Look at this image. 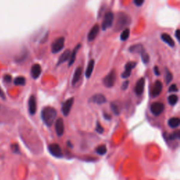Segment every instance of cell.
I'll return each mask as SVG.
<instances>
[{"label": "cell", "instance_id": "obj_22", "mask_svg": "<svg viewBox=\"0 0 180 180\" xmlns=\"http://www.w3.org/2000/svg\"><path fill=\"white\" fill-rule=\"evenodd\" d=\"M80 47H81V45L80 44H78V45H77L75 47V49H73V52L71 53V57H70V59H69L68 66H71V65L74 63V62H75V59H76V54H77V51H78V50L80 49Z\"/></svg>", "mask_w": 180, "mask_h": 180}, {"label": "cell", "instance_id": "obj_39", "mask_svg": "<svg viewBox=\"0 0 180 180\" xmlns=\"http://www.w3.org/2000/svg\"><path fill=\"white\" fill-rule=\"evenodd\" d=\"M0 97L1 98V99H5V94L4 93V91H2V89H1V87H0Z\"/></svg>", "mask_w": 180, "mask_h": 180}, {"label": "cell", "instance_id": "obj_20", "mask_svg": "<svg viewBox=\"0 0 180 180\" xmlns=\"http://www.w3.org/2000/svg\"><path fill=\"white\" fill-rule=\"evenodd\" d=\"M129 51H130V52L138 53L140 55H141L143 53L145 52L144 48V47L141 45H136L132 46V47H129Z\"/></svg>", "mask_w": 180, "mask_h": 180}, {"label": "cell", "instance_id": "obj_28", "mask_svg": "<svg viewBox=\"0 0 180 180\" xmlns=\"http://www.w3.org/2000/svg\"><path fill=\"white\" fill-rule=\"evenodd\" d=\"M173 74H172L168 70L166 69V75H165L166 84H167V85H169V84L170 83V82L173 80Z\"/></svg>", "mask_w": 180, "mask_h": 180}, {"label": "cell", "instance_id": "obj_38", "mask_svg": "<svg viewBox=\"0 0 180 180\" xmlns=\"http://www.w3.org/2000/svg\"><path fill=\"white\" fill-rule=\"evenodd\" d=\"M154 73H155V75H157V76H159L160 75H161V72H160V71H159L158 67V66L154 67Z\"/></svg>", "mask_w": 180, "mask_h": 180}, {"label": "cell", "instance_id": "obj_10", "mask_svg": "<svg viewBox=\"0 0 180 180\" xmlns=\"http://www.w3.org/2000/svg\"><path fill=\"white\" fill-rule=\"evenodd\" d=\"M144 86H145V79L144 77L140 78L139 80L137 81V84H136L135 87V92L137 95L140 96L144 92Z\"/></svg>", "mask_w": 180, "mask_h": 180}, {"label": "cell", "instance_id": "obj_31", "mask_svg": "<svg viewBox=\"0 0 180 180\" xmlns=\"http://www.w3.org/2000/svg\"><path fill=\"white\" fill-rule=\"evenodd\" d=\"M141 59H142V61L144 62V63H149V61L150 60V57H149V55L146 52V51L141 55Z\"/></svg>", "mask_w": 180, "mask_h": 180}, {"label": "cell", "instance_id": "obj_3", "mask_svg": "<svg viewBox=\"0 0 180 180\" xmlns=\"http://www.w3.org/2000/svg\"><path fill=\"white\" fill-rule=\"evenodd\" d=\"M64 45H65V38L63 37H60L56 39L51 45V52L53 54L59 52L63 49Z\"/></svg>", "mask_w": 180, "mask_h": 180}, {"label": "cell", "instance_id": "obj_41", "mask_svg": "<svg viewBox=\"0 0 180 180\" xmlns=\"http://www.w3.org/2000/svg\"><path fill=\"white\" fill-rule=\"evenodd\" d=\"M103 116H104L106 120H109L111 119V116L109 115V114L104 113V114H103Z\"/></svg>", "mask_w": 180, "mask_h": 180}, {"label": "cell", "instance_id": "obj_25", "mask_svg": "<svg viewBox=\"0 0 180 180\" xmlns=\"http://www.w3.org/2000/svg\"><path fill=\"white\" fill-rule=\"evenodd\" d=\"M129 34H130V30L129 28H126L123 30L120 35V39L122 41H125L129 38Z\"/></svg>", "mask_w": 180, "mask_h": 180}, {"label": "cell", "instance_id": "obj_1", "mask_svg": "<svg viewBox=\"0 0 180 180\" xmlns=\"http://www.w3.org/2000/svg\"><path fill=\"white\" fill-rule=\"evenodd\" d=\"M57 115V111L54 108L47 106L44 108L42 111L41 117L44 123L48 127H50L54 123Z\"/></svg>", "mask_w": 180, "mask_h": 180}, {"label": "cell", "instance_id": "obj_11", "mask_svg": "<svg viewBox=\"0 0 180 180\" xmlns=\"http://www.w3.org/2000/svg\"><path fill=\"white\" fill-rule=\"evenodd\" d=\"M162 90H163V83L161 81L156 80L154 83L153 89H152L151 94L153 97H156L162 92Z\"/></svg>", "mask_w": 180, "mask_h": 180}, {"label": "cell", "instance_id": "obj_6", "mask_svg": "<svg viewBox=\"0 0 180 180\" xmlns=\"http://www.w3.org/2000/svg\"><path fill=\"white\" fill-rule=\"evenodd\" d=\"M49 153L56 158H61L63 156V153L60 146L58 144H51L48 147Z\"/></svg>", "mask_w": 180, "mask_h": 180}, {"label": "cell", "instance_id": "obj_15", "mask_svg": "<svg viewBox=\"0 0 180 180\" xmlns=\"http://www.w3.org/2000/svg\"><path fill=\"white\" fill-rule=\"evenodd\" d=\"M99 30H100V27L98 24H96V25H94V26L91 28V29L90 30L89 33H88V35H87L88 40L93 41L96 38V37H97L98 34H99Z\"/></svg>", "mask_w": 180, "mask_h": 180}, {"label": "cell", "instance_id": "obj_4", "mask_svg": "<svg viewBox=\"0 0 180 180\" xmlns=\"http://www.w3.org/2000/svg\"><path fill=\"white\" fill-rule=\"evenodd\" d=\"M116 80V73L115 70H112L103 78V84L106 87H111L114 85Z\"/></svg>", "mask_w": 180, "mask_h": 180}, {"label": "cell", "instance_id": "obj_17", "mask_svg": "<svg viewBox=\"0 0 180 180\" xmlns=\"http://www.w3.org/2000/svg\"><path fill=\"white\" fill-rule=\"evenodd\" d=\"M71 52L69 49L65 50V51H64L61 56H60L59 61H58V63H57V65H61V64L63 63L64 62L68 61L70 59V57H71Z\"/></svg>", "mask_w": 180, "mask_h": 180}, {"label": "cell", "instance_id": "obj_12", "mask_svg": "<svg viewBox=\"0 0 180 180\" xmlns=\"http://www.w3.org/2000/svg\"><path fill=\"white\" fill-rule=\"evenodd\" d=\"M55 129L56 132H57V135L59 137H61L64 133V129H65V127H64V123L63 120L61 118L57 119L55 123Z\"/></svg>", "mask_w": 180, "mask_h": 180}, {"label": "cell", "instance_id": "obj_27", "mask_svg": "<svg viewBox=\"0 0 180 180\" xmlns=\"http://www.w3.org/2000/svg\"><path fill=\"white\" fill-rule=\"evenodd\" d=\"M178 99H179V98H178L177 96L175 94H172L170 96H169L168 99H167V100H168V103L171 106H175L177 104Z\"/></svg>", "mask_w": 180, "mask_h": 180}, {"label": "cell", "instance_id": "obj_14", "mask_svg": "<svg viewBox=\"0 0 180 180\" xmlns=\"http://www.w3.org/2000/svg\"><path fill=\"white\" fill-rule=\"evenodd\" d=\"M90 101H91V102H93V103H97V104L101 105L106 103L107 99L104 95L101 94H94L90 99Z\"/></svg>", "mask_w": 180, "mask_h": 180}, {"label": "cell", "instance_id": "obj_40", "mask_svg": "<svg viewBox=\"0 0 180 180\" xmlns=\"http://www.w3.org/2000/svg\"><path fill=\"white\" fill-rule=\"evenodd\" d=\"M179 30L177 29V30H176V32H175V36H176V38H177V39L178 41L179 40Z\"/></svg>", "mask_w": 180, "mask_h": 180}, {"label": "cell", "instance_id": "obj_23", "mask_svg": "<svg viewBox=\"0 0 180 180\" xmlns=\"http://www.w3.org/2000/svg\"><path fill=\"white\" fill-rule=\"evenodd\" d=\"M168 125L171 128H177V127H179V124H180V120L179 118L177 117H174V118H171L170 119L168 120Z\"/></svg>", "mask_w": 180, "mask_h": 180}, {"label": "cell", "instance_id": "obj_2", "mask_svg": "<svg viewBox=\"0 0 180 180\" xmlns=\"http://www.w3.org/2000/svg\"><path fill=\"white\" fill-rule=\"evenodd\" d=\"M129 23H130V18L125 13H119L118 14L115 23V30H120Z\"/></svg>", "mask_w": 180, "mask_h": 180}, {"label": "cell", "instance_id": "obj_9", "mask_svg": "<svg viewBox=\"0 0 180 180\" xmlns=\"http://www.w3.org/2000/svg\"><path fill=\"white\" fill-rule=\"evenodd\" d=\"M136 65H137V63L134 61L128 62L126 63L125 65V71L122 73V77L124 79L128 78L131 75L132 71L134 69V68H135Z\"/></svg>", "mask_w": 180, "mask_h": 180}, {"label": "cell", "instance_id": "obj_7", "mask_svg": "<svg viewBox=\"0 0 180 180\" xmlns=\"http://www.w3.org/2000/svg\"><path fill=\"white\" fill-rule=\"evenodd\" d=\"M164 109H165V106L161 102H154L151 105V108H150L151 113L154 115H156V116L161 115L163 113Z\"/></svg>", "mask_w": 180, "mask_h": 180}, {"label": "cell", "instance_id": "obj_32", "mask_svg": "<svg viewBox=\"0 0 180 180\" xmlns=\"http://www.w3.org/2000/svg\"><path fill=\"white\" fill-rule=\"evenodd\" d=\"M95 130L99 134H103V132H104V128H103V126H102L101 124L99 123V122H97Z\"/></svg>", "mask_w": 180, "mask_h": 180}, {"label": "cell", "instance_id": "obj_24", "mask_svg": "<svg viewBox=\"0 0 180 180\" xmlns=\"http://www.w3.org/2000/svg\"><path fill=\"white\" fill-rule=\"evenodd\" d=\"M26 83V80L23 76H19V77H16L14 80V85H21L24 86Z\"/></svg>", "mask_w": 180, "mask_h": 180}, {"label": "cell", "instance_id": "obj_42", "mask_svg": "<svg viewBox=\"0 0 180 180\" xmlns=\"http://www.w3.org/2000/svg\"><path fill=\"white\" fill-rule=\"evenodd\" d=\"M67 144H68V145L70 147H73V145H72V144H71V142H70V141H68V142H67Z\"/></svg>", "mask_w": 180, "mask_h": 180}, {"label": "cell", "instance_id": "obj_29", "mask_svg": "<svg viewBox=\"0 0 180 180\" xmlns=\"http://www.w3.org/2000/svg\"><path fill=\"white\" fill-rule=\"evenodd\" d=\"M111 110L113 111V112L114 113V114L115 115H119L120 114V109H119V107L118 106L116 103H111Z\"/></svg>", "mask_w": 180, "mask_h": 180}, {"label": "cell", "instance_id": "obj_36", "mask_svg": "<svg viewBox=\"0 0 180 180\" xmlns=\"http://www.w3.org/2000/svg\"><path fill=\"white\" fill-rule=\"evenodd\" d=\"M129 80H126L124 82V83H123V85H122V89L123 90H125L127 89L128 86H129Z\"/></svg>", "mask_w": 180, "mask_h": 180}, {"label": "cell", "instance_id": "obj_26", "mask_svg": "<svg viewBox=\"0 0 180 180\" xmlns=\"http://www.w3.org/2000/svg\"><path fill=\"white\" fill-rule=\"evenodd\" d=\"M96 152L99 154V155H103L104 154L106 153L107 152V149L105 145H100L96 149Z\"/></svg>", "mask_w": 180, "mask_h": 180}, {"label": "cell", "instance_id": "obj_8", "mask_svg": "<svg viewBox=\"0 0 180 180\" xmlns=\"http://www.w3.org/2000/svg\"><path fill=\"white\" fill-rule=\"evenodd\" d=\"M74 103V97H71L70 99H67L64 103H63L61 107V111L62 113L65 116H68L69 115L70 111L72 109Z\"/></svg>", "mask_w": 180, "mask_h": 180}, {"label": "cell", "instance_id": "obj_19", "mask_svg": "<svg viewBox=\"0 0 180 180\" xmlns=\"http://www.w3.org/2000/svg\"><path fill=\"white\" fill-rule=\"evenodd\" d=\"M82 73H83V69H82V68L77 67L75 70V73H74L73 79H72V85L73 86L75 85L77 82L80 80L82 75Z\"/></svg>", "mask_w": 180, "mask_h": 180}, {"label": "cell", "instance_id": "obj_21", "mask_svg": "<svg viewBox=\"0 0 180 180\" xmlns=\"http://www.w3.org/2000/svg\"><path fill=\"white\" fill-rule=\"evenodd\" d=\"M94 64H95L94 60V59L90 60L89 63H88L87 70H86V72H85V75L86 77H87V78H89V77H91L94 70Z\"/></svg>", "mask_w": 180, "mask_h": 180}, {"label": "cell", "instance_id": "obj_34", "mask_svg": "<svg viewBox=\"0 0 180 180\" xmlns=\"http://www.w3.org/2000/svg\"><path fill=\"white\" fill-rule=\"evenodd\" d=\"M168 91L170 92H177L178 91V87L177 86L175 85V84H174V85H172L170 87Z\"/></svg>", "mask_w": 180, "mask_h": 180}, {"label": "cell", "instance_id": "obj_33", "mask_svg": "<svg viewBox=\"0 0 180 180\" xmlns=\"http://www.w3.org/2000/svg\"><path fill=\"white\" fill-rule=\"evenodd\" d=\"M11 150L14 153H20V148L18 144H13L11 145Z\"/></svg>", "mask_w": 180, "mask_h": 180}, {"label": "cell", "instance_id": "obj_18", "mask_svg": "<svg viewBox=\"0 0 180 180\" xmlns=\"http://www.w3.org/2000/svg\"><path fill=\"white\" fill-rule=\"evenodd\" d=\"M161 39L163 40L164 42H165L167 45H169L170 47H175V42L173 40V39L172 38L170 35H169L167 33H163L161 35Z\"/></svg>", "mask_w": 180, "mask_h": 180}, {"label": "cell", "instance_id": "obj_30", "mask_svg": "<svg viewBox=\"0 0 180 180\" xmlns=\"http://www.w3.org/2000/svg\"><path fill=\"white\" fill-rule=\"evenodd\" d=\"M168 139L170 140H171V141H174V140L176 139H179V132H173L172 134H170L168 136Z\"/></svg>", "mask_w": 180, "mask_h": 180}, {"label": "cell", "instance_id": "obj_35", "mask_svg": "<svg viewBox=\"0 0 180 180\" xmlns=\"http://www.w3.org/2000/svg\"><path fill=\"white\" fill-rule=\"evenodd\" d=\"M4 82H6V83H11V80H12L11 75H9V74L4 75Z\"/></svg>", "mask_w": 180, "mask_h": 180}, {"label": "cell", "instance_id": "obj_16", "mask_svg": "<svg viewBox=\"0 0 180 180\" xmlns=\"http://www.w3.org/2000/svg\"><path fill=\"white\" fill-rule=\"evenodd\" d=\"M42 68L38 63H35L31 68V75L33 79H37L41 75Z\"/></svg>", "mask_w": 180, "mask_h": 180}, {"label": "cell", "instance_id": "obj_13", "mask_svg": "<svg viewBox=\"0 0 180 180\" xmlns=\"http://www.w3.org/2000/svg\"><path fill=\"white\" fill-rule=\"evenodd\" d=\"M28 110L30 115H35L37 111V102L34 95H32L28 100Z\"/></svg>", "mask_w": 180, "mask_h": 180}, {"label": "cell", "instance_id": "obj_37", "mask_svg": "<svg viewBox=\"0 0 180 180\" xmlns=\"http://www.w3.org/2000/svg\"><path fill=\"white\" fill-rule=\"evenodd\" d=\"M134 3H135L137 7H141V6L144 3V0H135Z\"/></svg>", "mask_w": 180, "mask_h": 180}, {"label": "cell", "instance_id": "obj_5", "mask_svg": "<svg viewBox=\"0 0 180 180\" xmlns=\"http://www.w3.org/2000/svg\"><path fill=\"white\" fill-rule=\"evenodd\" d=\"M113 19H114V15L112 12L109 11L107 12L104 16V19H103V23H102L101 28L103 30L111 28L113 25Z\"/></svg>", "mask_w": 180, "mask_h": 180}]
</instances>
